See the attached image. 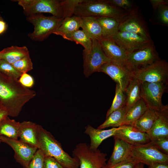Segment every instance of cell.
I'll return each mask as SVG.
<instances>
[{"label":"cell","instance_id":"obj_20","mask_svg":"<svg viewBox=\"0 0 168 168\" xmlns=\"http://www.w3.org/2000/svg\"><path fill=\"white\" fill-rule=\"evenodd\" d=\"M37 127L38 124L30 121H24L20 123L19 133V140L39 149Z\"/></svg>","mask_w":168,"mask_h":168},{"label":"cell","instance_id":"obj_38","mask_svg":"<svg viewBox=\"0 0 168 168\" xmlns=\"http://www.w3.org/2000/svg\"><path fill=\"white\" fill-rule=\"evenodd\" d=\"M149 143L161 152L168 154V138L152 140Z\"/></svg>","mask_w":168,"mask_h":168},{"label":"cell","instance_id":"obj_1","mask_svg":"<svg viewBox=\"0 0 168 168\" xmlns=\"http://www.w3.org/2000/svg\"><path fill=\"white\" fill-rule=\"evenodd\" d=\"M36 95L35 91L23 86L18 80L0 71V105L6 109L8 116H17L24 105Z\"/></svg>","mask_w":168,"mask_h":168},{"label":"cell","instance_id":"obj_16","mask_svg":"<svg viewBox=\"0 0 168 168\" xmlns=\"http://www.w3.org/2000/svg\"><path fill=\"white\" fill-rule=\"evenodd\" d=\"M113 137L119 138L132 146L145 144L151 141L147 133L141 132L134 127L129 125L118 127Z\"/></svg>","mask_w":168,"mask_h":168},{"label":"cell","instance_id":"obj_40","mask_svg":"<svg viewBox=\"0 0 168 168\" xmlns=\"http://www.w3.org/2000/svg\"><path fill=\"white\" fill-rule=\"evenodd\" d=\"M18 80L23 86L29 88L33 87L35 83L33 77L27 73L22 74Z\"/></svg>","mask_w":168,"mask_h":168},{"label":"cell","instance_id":"obj_33","mask_svg":"<svg viewBox=\"0 0 168 168\" xmlns=\"http://www.w3.org/2000/svg\"><path fill=\"white\" fill-rule=\"evenodd\" d=\"M126 96L119 85L116 84L115 96L111 105L108 110L106 118L113 112L126 105Z\"/></svg>","mask_w":168,"mask_h":168},{"label":"cell","instance_id":"obj_46","mask_svg":"<svg viewBox=\"0 0 168 168\" xmlns=\"http://www.w3.org/2000/svg\"><path fill=\"white\" fill-rule=\"evenodd\" d=\"M134 168H144V164L142 163L139 162Z\"/></svg>","mask_w":168,"mask_h":168},{"label":"cell","instance_id":"obj_6","mask_svg":"<svg viewBox=\"0 0 168 168\" xmlns=\"http://www.w3.org/2000/svg\"><path fill=\"white\" fill-rule=\"evenodd\" d=\"M64 19L53 16H46L41 13L27 16L26 20L34 26L33 31L29 34L28 36L33 40L42 41L53 34Z\"/></svg>","mask_w":168,"mask_h":168},{"label":"cell","instance_id":"obj_14","mask_svg":"<svg viewBox=\"0 0 168 168\" xmlns=\"http://www.w3.org/2000/svg\"><path fill=\"white\" fill-rule=\"evenodd\" d=\"M99 72L109 76L124 92L133 78L132 73L123 64L111 61L103 65Z\"/></svg>","mask_w":168,"mask_h":168},{"label":"cell","instance_id":"obj_26","mask_svg":"<svg viewBox=\"0 0 168 168\" xmlns=\"http://www.w3.org/2000/svg\"><path fill=\"white\" fill-rule=\"evenodd\" d=\"M157 116L158 110L148 108L133 126L141 132L147 133L151 129Z\"/></svg>","mask_w":168,"mask_h":168},{"label":"cell","instance_id":"obj_10","mask_svg":"<svg viewBox=\"0 0 168 168\" xmlns=\"http://www.w3.org/2000/svg\"><path fill=\"white\" fill-rule=\"evenodd\" d=\"M133 77L141 83L164 82L168 83V63L160 59L148 66L136 71Z\"/></svg>","mask_w":168,"mask_h":168},{"label":"cell","instance_id":"obj_7","mask_svg":"<svg viewBox=\"0 0 168 168\" xmlns=\"http://www.w3.org/2000/svg\"><path fill=\"white\" fill-rule=\"evenodd\" d=\"M107 155L98 149H91L86 143L77 144L72 151V157L77 160L79 168H105Z\"/></svg>","mask_w":168,"mask_h":168},{"label":"cell","instance_id":"obj_42","mask_svg":"<svg viewBox=\"0 0 168 168\" xmlns=\"http://www.w3.org/2000/svg\"><path fill=\"white\" fill-rule=\"evenodd\" d=\"M149 2L152 7L153 9L161 5L168 4L167 0H150Z\"/></svg>","mask_w":168,"mask_h":168},{"label":"cell","instance_id":"obj_25","mask_svg":"<svg viewBox=\"0 0 168 168\" xmlns=\"http://www.w3.org/2000/svg\"><path fill=\"white\" fill-rule=\"evenodd\" d=\"M148 108L146 103L141 98L127 110L123 125L133 126Z\"/></svg>","mask_w":168,"mask_h":168},{"label":"cell","instance_id":"obj_35","mask_svg":"<svg viewBox=\"0 0 168 168\" xmlns=\"http://www.w3.org/2000/svg\"><path fill=\"white\" fill-rule=\"evenodd\" d=\"M113 5L129 13H133L138 9L133 1L130 0H109Z\"/></svg>","mask_w":168,"mask_h":168},{"label":"cell","instance_id":"obj_18","mask_svg":"<svg viewBox=\"0 0 168 168\" xmlns=\"http://www.w3.org/2000/svg\"><path fill=\"white\" fill-rule=\"evenodd\" d=\"M99 41L104 53L111 62L124 64L128 53L111 39L102 38Z\"/></svg>","mask_w":168,"mask_h":168},{"label":"cell","instance_id":"obj_31","mask_svg":"<svg viewBox=\"0 0 168 168\" xmlns=\"http://www.w3.org/2000/svg\"><path fill=\"white\" fill-rule=\"evenodd\" d=\"M152 15L149 19L152 24L168 26V4H163L153 9Z\"/></svg>","mask_w":168,"mask_h":168},{"label":"cell","instance_id":"obj_15","mask_svg":"<svg viewBox=\"0 0 168 168\" xmlns=\"http://www.w3.org/2000/svg\"><path fill=\"white\" fill-rule=\"evenodd\" d=\"M111 39L128 53L152 40L145 38L137 34L126 31H118Z\"/></svg>","mask_w":168,"mask_h":168},{"label":"cell","instance_id":"obj_45","mask_svg":"<svg viewBox=\"0 0 168 168\" xmlns=\"http://www.w3.org/2000/svg\"><path fill=\"white\" fill-rule=\"evenodd\" d=\"M7 27V24L0 15V35L6 30Z\"/></svg>","mask_w":168,"mask_h":168},{"label":"cell","instance_id":"obj_43","mask_svg":"<svg viewBox=\"0 0 168 168\" xmlns=\"http://www.w3.org/2000/svg\"><path fill=\"white\" fill-rule=\"evenodd\" d=\"M148 168H168V163L156 162L148 166Z\"/></svg>","mask_w":168,"mask_h":168},{"label":"cell","instance_id":"obj_21","mask_svg":"<svg viewBox=\"0 0 168 168\" xmlns=\"http://www.w3.org/2000/svg\"><path fill=\"white\" fill-rule=\"evenodd\" d=\"M118 128H112L108 129L96 128L88 124L85 127L84 133L88 135L90 138V148L96 150L105 139L113 136Z\"/></svg>","mask_w":168,"mask_h":168},{"label":"cell","instance_id":"obj_11","mask_svg":"<svg viewBox=\"0 0 168 168\" xmlns=\"http://www.w3.org/2000/svg\"><path fill=\"white\" fill-rule=\"evenodd\" d=\"M131 155L139 162L148 166L156 162L168 163V154L161 152L149 143L132 146Z\"/></svg>","mask_w":168,"mask_h":168},{"label":"cell","instance_id":"obj_29","mask_svg":"<svg viewBox=\"0 0 168 168\" xmlns=\"http://www.w3.org/2000/svg\"><path fill=\"white\" fill-rule=\"evenodd\" d=\"M141 82L133 77L124 92L126 96L127 110L141 98Z\"/></svg>","mask_w":168,"mask_h":168},{"label":"cell","instance_id":"obj_36","mask_svg":"<svg viewBox=\"0 0 168 168\" xmlns=\"http://www.w3.org/2000/svg\"><path fill=\"white\" fill-rule=\"evenodd\" d=\"M0 71L12 78L18 80L21 75L12 64L1 59L0 63Z\"/></svg>","mask_w":168,"mask_h":168},{"label":"cell","instance_id":"obj_24","mask_svg":"<svg viewBox=\"0 0 168 168\" xmlns=\"http://www.w3.org/2000/svg\"><path fill=\"white\" fill-rule=\"evenodd\" d=\"M81 17L73 15L65 18L54 34L62 36L63 38L79 30L81 27Z\"/></svg>","mask_w":168,"mask_h":168},{"label":"cell","instance_id":"obj_13","mask_svg":"<svg viewBox=\"0 0 168 168\" xmlns=\"http://www.w3.org/2000/svg\"><path fill=\"white\" fill-rule=\"evenodd\" d=\"M0 140L12 148L15 152L16 161L24 168L27 166L38 149L19 140L13 139L2 136H0Z\"/></svg>","mask_w":168,"mask_h":168},{"label":"cell","instance_id":"obj_3","mask_svg":"<svg viewBox=\"0 0 168 168\" xmlns=\"http://www.w3.org/2000/svg\"><path fill=\"white\" fill-rule=\"evenodd\" d=\"M39 148L45 156L55 159L63 168H79L78 161L63 149L61 144L51 133L38 124Z\"/></svg>","mask_w":168,"mask_h":168},{"label":"cell","instance_id":"obj_39","mask_svg":"<svg viewBox=\"0 0 168 168\" xmlns=\"http://www.w3.org/2000/svg\"><path fill=\"white\" fill-rule=\"evenodd\" d=\"M139 162L131 156L126 159L105 168H134Z\"/></svg>","mask_w":168,"mask_h":168},{"label":"cell","instance_id":"obj_22","mask_svg":"<svg viewBox=\"0 0 168 168\" xmlns=\"http://www.w3.org/2000/svg\"><path fill=\"white\" fill-rule=\"evenodd\" d=\"M81 27L91 39L99 40L102 38V31L96 17L82 16Z\"/></svg>","mask_w":168,"mask_h":168},{"label":"cell","instance_id":"obj_47","mask_svg":"<svg viewBox=\"0 0 168 168\" xmlns=\"http://www.w3.org/2000/svg\"><path fill=\"white\" fill-rule=\"evenodd\" d=\"M1 58H0V61H1Z\"/></svg>","mask_w":168,"mask_h":168},{"label":"cell","instance_id":"obj_27","mask_svg":"<svg viewBox=\"0 0 168 168\" xmlns=\"http://www.w3.org/2000/svg\"><path fill=\"white\" fill-rule=\"evenodd\" d=\"M20 123L10 119L8 116L2 119L0 123V136L17 140Z\"/></svg>","mask_w":168,"mask_h":168},{"label":"cell","instance_id":"obj_2","mask_svg":"<svg viewBox=\"0 0 168 168\" xmlns=\"http://www.w3.org/2000/svg\"><path fill=\"white\" fill-rule=\"evenodd\" d=\"M82 0H18L25 14L30 15L48 13L60 18L73 15L76 6Z\"/></svg>","mask_w":168,"mask_h":168},{"label":"cell","instance_id":"obj_23","mask_svg":"<svg viewBox=\"0 0 168 168\" xmlns=\"http://www.w3.org/2000/svg\"><path fill=\"white\" fill-rule=\"evenodd\" d=\"M28 55H29V51L26 46H12L0 51L1 59L11 64Z\"/></svg>","mask_w":168,"mask_h":168},{"label":"cell","instance_id":"obj_28","mask_svg":"<svg viewBox=\"0 0 168 168\" xmlns=\"http://www.w3.org/2000/svg\"><path fill=\"white\" fill-rule=\"evenodd\" d=\"M127 111L126 105L114 111L106 118L105 122L98 128L103 129L111 127L118 128L123 125Z\"/></svg>","mask_w":168,"mask_h":168},{"label":"cell","instance_id":"obj_5","mask_svg":"<svg viewBox=\"0 0 168 168\" xmlns=\"http://www.w3.org/2000/svg\"><path fill=\"white\" fill-rule=\"evenodd\" d=\"M160 59L154 42L152 40L144 46L129 53L123 65L133 73Z\"/></svg>","mask_w":168,"mask_h":168},{"label":"cell","instance_id":"obj_12","mask_svg":"<svg viewBox=\"0 0 168 168\" xmlns=\"http://www.w3.org/2000/svg\"><path fill=\"white\" fill-rule=\"evenodd\" d=\"M118 31H126L137 34L152 40L147 23L138 9L124 16L119 22Z\"/></svg>","mask_w":168,"mask_h":168},{"label":"cell","instance_id":"obj_34","mask_svg":"<svg viewBox=\"0 0 168 168\" xmlns=\"http://www.w3.org/2000/svg\"><path fill=\"white\" fill-rule=\"evenodd\" d=\"M12 65L17 71L21 74L26 73L33 69V64L30 55L17 61Z\"/></svg>","mask_w":168,"mask_h":168},{"label":"cell","instance_id":"obj_37","mask_svg":"<svg viewBox=\"0 0 168 168\" xmlns=\"http://www.w3.org/2000/svg\"><path fill=\"white\" fill-rule=\"evenodd\" d=\"M45 155L40 149H38L33 157L25 168H44Z\"/></svg>","mask_w":168,"mask_h":168},{"label":"cell","instance_id":"obj_17","mask_svg":"<svg viewBox=\"0 0 168 168\" xmlns=\"http://www.w3.org/2000/svg\"><path fill=\"white\" fill-rule=\"evenodd\" d=\"M151 141L168 138V105H164L158 110V116L152 127L147 133Z\"/></svg>","mask_w":168,"mask_h":168},{"label":"cell","instance_id":"obj_44","mask_svg":"<svg viewBox=\"0 0 168 168\" xmlns=\"http://www.w3.org/2000/svg\"><path fill=\"white\" fill-rule=\"evenodd\" d=\"M8 116V113L6 109L0 105V123L2 119ZM1 142L0 140V143Z\"/></svg>","mask_w":168,"mask_h":168},{"label":"cell","instance_id":"obj_19","mask_svg":"<svg viewBox=\"0 0 168 168\" xmlns=\"http://www.w3.org/2000/svg\"><path fill=\"white\" fill-rule=\"evenodd\" d=\"M114 146L111 155L106 166H110L124 161L131 156L132 145L123 140L114 137Z\"/></svg>","mask_w":168,"mask_h":168},{"label":"cell","instance_id":"obj_8","mask_svg":"<svg viewBox=\"0 0 168 168\" xmlns=\"http://www.w3.org/2000/svg\"><path fill=\"white\" fill-rule=\"evenodd\" d=\"M92 40L91 49L83 51L84 74L86 77L99 72L103 65L111 61L103 51L99 40Z\"/></svg>","mask_w":168,"mask_h":168},{"label":"cell","instance_id":"obj_9","mask_svg":"<svg viewBox=\"0 0 168 168\" xmlns=\"http://www.w3.org/2000/svg\"><path fill=\"white\" fill-rule=\"evenodd\" d=\"M141 96L148 108L158 110L164 105L162 102L163 94L168 91V83H141Z\"/></svg>","mask_w":168,"mask_h":168},{"label":"cell","instance_id":"obj_32","mask_svg":"<svg viewBox=\"0 0 168 168\" xmlns=\"http://www.w3.org/2000/svg\"><path fill=\"white\" fill-rule=\"evenodd\" d=\"M64 39L75 42L80 44L84 48V51H89L92 45V40L82 30H78L63 38Z\"/></svg>","mask_w":168,"mask_h":168},{"label":"cell","instance_id":"obj_30","mask_svg":"<svg viewBox=\"0 0 168 168\" xmlns=\"http://www.w3.org/2000/svg\"><path fill=\"white\" fill-rule=\"evenodd\" d=\"M96 18L102 29V38L111 39L118 31L119 21L114 18L109 17Z\"/></svg>","mask_w":168,"mask_h":168},{"label":"cell","instance_id":"obj_41","mask_svg":"<svg viewBox=\"0 0 168 168\" xmlns=\"http://www.w3.org/2000/svg\"><path fill=\"white\" fill-rule=\"evenodd\" d=\"M44 168H63V167L53 157L45 156Z\"/></svg>","mask_w":168,"mask_h":168},{"label":"cell","instance_id":"obj_4","mask_svg":"<svg viewBox=\"0 0 168 168\" xmlns=\"http://www.w3.org/2000/svg\"><path fill=\"white\" fill-rule=\"evenodd\" d=\"M129 14L114 5L109 0H82L75 7L73 15L81 17H109L120 22Z\"/></svg>","mask_w":168,"mask_h":168}]
</instances>
